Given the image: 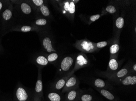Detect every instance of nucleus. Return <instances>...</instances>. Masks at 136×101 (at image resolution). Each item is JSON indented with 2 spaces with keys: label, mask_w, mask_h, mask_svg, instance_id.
<instances>
[{
  "label": "nucleus",
  "mask_w": 136,
  "mask_h": 101,
  "mask_svg": "<svg viewBox=\"0 0 136 101\" xmlns=\"http://www.w3.org/2000/svg\"><path fill=\"white\" fill-rule=\"evenodd\" d=\"M17 1L14 15L18 24H31L36 18V9L29 1Z\"/></svg>",
  "instance_id": "f257e3e1"
},
{
  "label": "nucleus",
  "mask_w": 136,
  "mask_h": 101,
  "mask_svg": "<svg viewBox=\"0 0 136 101\" xmlns=\"http://www.w3.org/2000/svg\"><path fill=\"white\" fill-rule=\"evenodd\" d=\"M55 6L61 13L72 21H73L75 12V4L72 1H55Z\"/></svg>",
  "instance_id": "f03ea898"
},
{
  "label": "nucleus",
  "mask_w": 136,
  "mask_h": 101,
  "mask_svg": "<svg viewBox=\"0 0 136 101\" xmlns=\"http://www.w3.org/2000/svg\"><path fill=\"white\" fill-rule=\"evenodd\" d=\"M42 50L47 53H57L55 48L52 36L48 30L43 31L38 33Z\"/></svg>",
  "instance_id": "7ed1b4c3"
},
{
  "label": "nucleus",
  "mask_w": 136,
  "mask_h": 101,
  "mask_svg": "<svg viewBox=\"0 0 136 101\" xmlns=\"http://www.w3.org/2000/svg\"><path fill=\"white\" fill-rule=\"evenodd\" d=\"M78 50L83 53H92L98 51L96 43L86 39L77 40L73 45Z\"/></svg>",
  "instance_id": "20e7f679"
},
{
  "label": "nucleus",
  "mask_w": 136,
  "mask_h": 101,
  "mask_svg": "<svg viewBox=\"0 0 136 101\" xmlns=\"http://www.w3.org/2000/svg\"><path fill=\"white\" fill-rule=\"evenodd\" d=\"M103 75L109 80L118 81L129 74H132L131 71V66H126L121 69L113 74H106L102 72Z\"/></svg>",
  "instance_id": "39448f33"
},
{
  "label": "nucleus",
  "mask_w": 136,
  "mask_h": 101,
  "mask_svg": "<svg viewBox=\"0 0 136 101\" xmlns=\"http://www.w3.org/2000/svg\"><path fill=\"white\" fill-rule=\"evenodd\" d=\"M75 63V59L72 56L65 57L60 62V71L63 73H69Z\"/></svg>",
  "instance_id": "423d86ee"
},
{
  "label": "nucleus",
  "mask_w": 136,
  "mask_h": 101,
  "mask_svg": "<svg viewBox=\"0 0 136 101\" xmlns=\"http://www.w3.org/2000/svg\"><path fill=\"white\" fill-rule=\"evenodd\" d=\"M12 30L21 32L22 33H28L31 32H36L39 33L45 31L41 28L36 27L31 24H18L12 28Z\"/></svg>",
  "instance_id": "0eeeda50"
},
{
  "label": "nucleus",
  "mask_w": 136,
  "mask_h": 101,
  "mask_svg": "<svg viewBox=\"0 0 136 101\" xmlns=\"http://www.w3.org/2000/svg\"><path fill=\"white\" fill-rule=\"evenodd\" d=\"M89 64V61L87 56L84 53H80L76 57L73 71H75L81 68L86 67Z\"/></svg>",
  "instance_id": "6e6552de"
},
{
  "label": "nucleus",
  "mask_w": 136,
  "mask_h": 101,
  "mask_svg": "<svg viewBox=\"0 0 136 101\" xmlns=\"http://www.w3.org/2000/svg\"><path fill=\"white\" fill-rule=\"evenodd\" d=\"M120 34H116L115 38L111 40L110 47V58L118 59L120 50L119 38Z\"/></svg>",
  "instance_id": "1a4fd4ad"
},
{
  "label": "nucleus",
  "mask_w": 136,
  "mask_h": 101,
  "mask_svg": "<svg viewBox=\"0 0 136 101\" xmlns=\"http://www.w3.org/2000/svg\"><path fill=\"white\" fill-rule=\"evenodd\" d=\"M79 83V79L75 75L72 74L68 79L66 84L63 88V92H67L73 89H78Z\"/></svg>",
  "instance_id": "9d476101"
},
{
  "label": "nucleus",
  "mask_w": 136,
  "mask_h": 101,
  "mask_svg": "<svg viewBox=\"0 0 136 101\" xmlns=\"http://www.w3.org/2000/svg\"><path fill=\"white\" fill-rule=\"evenodd\" d=\"M37 17H42L48 20H52L53 16L48 7L47 3L42 5L37 9L36 10Z\"/></svg>",
  "instance_id": "9b49d317"
},
{
  "label": "nucleus",
  "mask_w": 136,
  "mask_h": 101,
  "mask_svg": "<svg viewBox=\"0 0 136 101\" xmlns=\"http://www.w3.org/2000/svg\"><path fill=\"white\" fill-rule=\"evenodd\" d=\"M121 63L119 61L118 59L110 58L108 68L104 73L106 74H113L120 70Z\"/></svg>",
  "instance_id": "f8f14e48"
},
{
  "label": "nucleus",
  "mask_w": 136,
  "mask_h": 101,
  "mask_svg": "<svg viewBox=\"0 0 136 101\" xmlns=\"http://www.w3.org/2000/svg\"><path fill=\"white\" fill-rule=\"evenodd\" d=\"M31 24L44 30H49L50 20L42 17H37Z\"/></svg>",
  "instance_id": "ddd939ff"
},
{
  "label": "nucleus",
  "mask_w": 136,
  "mask_h": 101,
  "mask_svg": "<svg viewBox=\"0 0 136 101\" xmlns=\"http://www.w3.org/2000/svg\"><path fill=\"white\" fill-rule=\"evenodd\" d=\"M119 82L125 86L134 85L136 83V74H129L120 80Z\"/></svg>",
  "instance_id": "4468645a"
},
{
  "label": "nucleus",
  "mask_w": 136,
  "mask_h": 101,
  "mask_svg": "<svg viewBox=\"0 0 136 101\" xmlns=\"http://www.w3.org/2000/svg\"><path fill=\"white\" fill-rule=\"evenodd\" d=\"M13 18V11L12 7H10L6 9L2 13V18L3 21L7 23L11 21L12 18Z\"/></svg>",
  "instance_id": "2eb2a0df"
},
{
  "label": "nucleus",
  "mask_w": 136,
  "mask_h": 101,
  "mask_svg": "<svg viewBox=\"0 0 136 101\" xmlns=\"http://www.w3.org/2000/svg\"><path fill=\"white\" fill-rule=\"evenodd\" d=\"M73 72H74V71H72V72L68 74L67 75L65 76L64 77H63L58 80L56 83H55V89L56 90H59L64 88L65 85L66 84L68 79H69V77L72 74H73Z\"/></svg>",
  "instance_id": "dca6fc26"
},
{
  "label": "nucleus",
  "mask_w": 136,
  "mask_h": 101,
  "mask_svg": "<svg viewBox=\"0 0 136 101\" xmlns=\"http://www.w3.org/2000/svg\"><path fill=\"white\" fill-rule=\"evenodd\" d=\"M67 96L69 101H77L80 96V91L78 89H73L69 91Z\"/></svg>",
  "instance_id": "f3484780"
},
{
  "label": "nucleus",
  "mask_w": 136,
  "mask_h": 101,
  "mask_svg": "<svg viewBox=\"0 0 136 101\" xmlns=\"http://www.w3.org/2000/svg\"><path fill=\"white\" fill-rule=\"evenodd\" d=\"M16 96L20 101H26L28 98V95L23 88L19 87L16 91Z\"/></svg>",
  "instance_id": "a211bd4d"
},
{
  "label": "nucleus",
  "mask_w": 136,
  "mask_h": 101,
  "mask_svg": "<svg viewBox=\"0 0 136 101\" xmlns=\"http://www.w3.org/2000/svg\"><path fill=\"white\" fill-rule=\"evenodd\" d=\"M124 19L123 17H119L116 19L115 21L114 26L116 30L119 31L120 33V31L121 30L124 26Z\"/></svg>",
  "instance_id": "6ab92c4d"
},
{
  "label": "nucleus",
  "mask_w": 136,
  "mask_h": 101,
  "mask_svg": "<svg viewBox=\"0 0 136 101\" xmlns=\"http://www.w3.org/2000/svg\"><path fill=\"white\" fill-rule=\"evenodd\" d=\"M36 61L37 64L41 66H47L49 63L47 59V57L43 55H39L37 57Z\"/></svg>",
  "instance_id": "aec40b11"
},
{
  "label": "nucleus",
  "mask_w": 136,
  "mask_h": 101,
  "mask_svg": "<svg viewBox=\"0 0 136 101\" xmlns=\"http://www.w3.org/2000/svg\"><path fill=\"white\" fill-rule=\"evenodd\" d=\"M99 91L103 96L106 97L107 99L110 100H113L115 99V97L108 90L104 89H100Z\"/></svg>",
  "instance_id": "412c9836"
},
{
  "label": "nucleus",
  "mask_w": 136,
  "mask_h": 101,
  "mask_svg": "<svg viewBox=\"0 0 136 101\" xmlns=\"http://www.w3.org/2000/svg\"><path fill=\"white\" fill-rule=\"evenodd\" d=\"M29 1L36 9L42 5L47 3V1L43 0H30Z\"/></svg>",
  "instance_id": "4be33fe9"
},
{
  "label": "nucleus",
  "mask_w": 136,
  "mask_h": 101,
  "mask_svg": "<svg viewBox=\"0 0 136 101\" xmlns=\"http://www.w3.org/2000/svg\"><path fill=\"white\" fill-rule=\"evenodd\" d=\"M106 14L109 13V14H115L117 11V8L115 6L113 5H109L105 8L104 11H103Z\"/></svg>",
  "instance_id": "5701e85b"
},
{
  "label": "nucleus",
  "mask_w": 136,
  "mask_h": 101,
  "mask_svg": "<svg viewBox=\"0 0 136 101\" xmlns=\"http://www.w3.org/2000/svg\"><path fill=\"white\" fill-rule=\"evenodd\" d=\"M43 89V84L41 78L39 75L38 78L36 83L35 90L36 92L38 93H40L42 92Z\"/></svg>",
  "instance_id": "b1692460"
},
{
  "label": "nucleus",
  "mask_w": 136,
  "mask_h": 101,
  "mask_svg": "<svg viewBox=\"0 0 136 101\" xmlns=\"http://www.w3.org/2000/svg\"><path fill=\"white\" fill-rule=\"evenodd\" d=\"M47 57L48 62L53 63L56 61L58 59L59 55L57 53H49Z\"/></svg>",
  "instance_id": "393cba45"
},
{
  "label": "nucleus",
  "mask_w": 136,
  "mask_h": 101,
  "mask_svg": "<svg viewBox=\"0 0 136 101\" xmlns=\"http://www.w3.org/2000/svg\"><path fill=\"white\" fill-rule=\"evenodd\" d=\"M94 84L95 87L98 88H103L106 86L105 82L100 79H97L95 80Z\"/></svg>",
  "instance_id": "a878e982"
},
{
  "label": "nucleus",
  "mask_w": 136,
  "mask_h": 101,
  "mask_svg": "<svg viewBox=\"0 0 136 101\" xmlns=\"http://www.w3.org/2000/svg\"><path fill=\"white\" fill-rule=\"evenodd\" d=\"M48 98L51 101H60L61 99L59 94L54 92L49 93L48 95Z\"/></svg>",
  "instance_id": "bb28decb"
},
{
  "label": "nucleus",
  "mask_w": 136,
  "mask_h": 101,
  "mask_svg": "<svg viewBox=\"0 0 136 101\" xmlns=\"http://www.w3.org/2000/svg\"><path fill=\"white\" fill-rule=\"evenodd\" d=\"M111 41H103L96 43V47L98 51L101 49L103 48V47H105V46L109 45V44H111Z\"/></svg>",
  "instance_id": "cd10ccee"
},
{
  "label": "nucleus",
  "mask_w": 136,
  "mask_h": 101,
  "mask_svg": "<svg viewBox=\"0 0 136 101\" xmlns=\"http://www.w3.org/2000/svg\"><path fill=\"white\" fill-rule=\"evenodd\" d=\"M104 15H106V14L104 13V12L102 11V13H101V15H100V14H96V15L91 16L90 17V18H89V22L88 23V24H91L94 21L98 20L100 18L101 16Z\"/></svg>",
  "instance_id": "c85d7f7f"
},
{
  "label": "nucleus",
  "mask_w": 136,
  "mask_h": 101,
  "mask_svg": "<svg viewBox=\"0 0 136 101\" xmlns=\"http://www.w3.org/2000/svg\"><path fill=\"white\" fill-rule=\"evenodd\" d=\"M93 99L92 96L90 94L83 95L80 97V100L81 101H91Z\"/></svg>",
  "instance_id": "c756f323"
},
{
  "label": "nucleus",
  "mask_w": 136,
  "mask_h": 101,
  "mask_svg": "<svg viewBox=\"0 0 136 101\" xmlns=\"http://www.w3.org/2000/svg\"><path fill=\"white\" fill-rule=\"evenodd\" d=\"M4 3L1 1H0V12H1V10L4 7Z\"/></svg>",
  "instance_id": "7c9ffc66"
},
{
  "label": "nucleus",
  "mask_w": 136,
  "mask_h": 101,
  "mask_svg": "<svg viewBox=\"0 0 136 101\" xmlns=\"http://www.w3.org/2000/svg\"><path fill=\"white\" fill-rule=\"evenodd\" d=\"M72 1L74 3H75V4H77V3H78L80 1H78V0H77V1H74V0H72Z\"/></svg>",
  "instance_id": "2f4dec72"
},
{
  "label": "nucleus",
  "mask_w": 136,
  "mask_h": 101,
  "mask_svg": "<svg viewBox=\"0 0 136 101\" xmlns=\"http://www.w3.org/2000/svg\"><path fill=\"white\" fill-rule=\"evenodd\" d=\"M134 31H135V33H136V27H135V29H134Z\"/></svg>",
  "instance_id": "473e14b6"
},
{
  "label": "nucleus",
  "mask_w": 136,
  "mask_h": 101,
  "mask_svg": "<svg viewBox=\"0 0 136 101\" xmlns=\"http://www.w3.org/2000/svg\"></svg>",
  "instance_id": "72a5a7b5"
}]
</instances>
